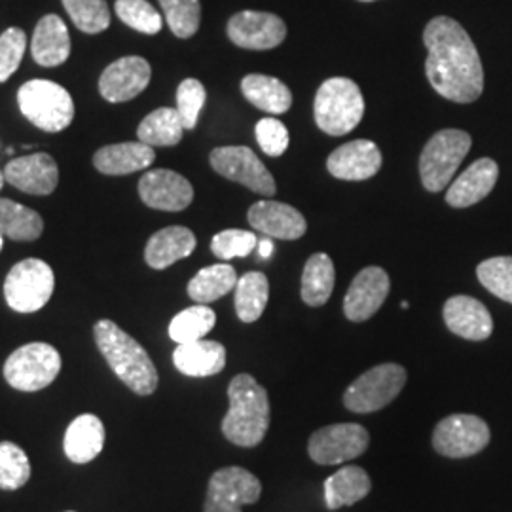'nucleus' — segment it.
Here are the masks:
<instances>
[{
	"label": "nucleus",
	"instance_id": "16",
	"mask_svg": "<svg viewBox=\"0 0 512 512\" xmlns=\"http://www.w3.org/2000/svg\"><path fill=\"white\" fill-rule=\"evenodd\" d=\"M139 196L150 209L177 213L194 200V188L183 175L171 169H152L139 181Z\"/></svg>",
	"mask_w": 512,
	"mask_h": 512
},
{
	"label": "nucleus",
	"instance_id": "42",
	"mask_svg": "<svg viewBox=\"0 0 512 512\" xmlns=\"http://www.w3.org/2000/svg\"><path fill=\"white\" fill-rule=\"evenodd\" d=\"M207 93L203 88L202 82L196 78H186L179 88H177V110L181 114L184 129H194L198 120H200V112L205 105Z\"/></svg>",
	"mask_w": 512,
	"mask_h": 512
},
{
	"label": "nucleus",
	"instance_id": "21",
	"mask_svg": "<svg viewBox=\"0 0 512 512\" xmlns=\"http://www.w3.org/2000/svg\"><path fill=\"white\" fill-rule=\"evenodd\" d=\"M247 219L256 232L268 238L294 241L302 238L308 230V222L298 209H294L293 205L272 200L256 202L249 209Z\"/></svg>",
	"mask_w": 512,
	"mask_h": 512
},
{
	"label": "nucleus",
	"instance_id": "30",
	"mask_svg": "<svg viewBox=\"0 0 512 512\" xmlns=\"http://www.w3.org/2000/svg\"><path fill=\"white\" fill-rule=\"evenodd\" d=\"M236 285H238V274L230 264L226 262L213 264L192 277V281L188 283V296L196 304L207 306L211 302H217L230 291H234Z\"/></svg>",
	"mask_w": 512,
	"mask_h": 512
},
{
	"label": "nucleus",
	"instance_id": "43",
	"mask_svg": "<svg viewBox=\"0 0 512 512\" xmlns=\"http://www.w3.org/2000/svg\"><path fill=\"white\" fill-rule=\"evenodd\" d=\"M27 50V35L19 27H10L0 35V84L16 73Z\"/></svg>",
	"mask_w": 512,
	"mask_h": 512
},
{
	"label": "nucleus",
	"instance_id": "13",
	"mask_svg": "<svg viewBox=\"0 0 512 512\" xmlns=\"http://www.w3.org/2000/svg\"><path fill=\"white\" fill-rule=\"evenodd\" d=\"M260 495L262 484L251 471L224 467L209 480L203 512H241V507L253 505Z\"/></svg>",
	"mask_w": 512,
	"mask_h": 512
},
{
	"label": "nucleus",
	"instance_id": "27",
	"mask_svg": "<svg viewBox=\"0 0 512 512\" xmlns=\"http://www.w3.org/2000/svg\"><path fill=\"white\" fill-rule=\"evenodd\" d=\"M105 425L93 414H82L65 431L63 450L76 465L90 463L103 452Z\"/></svg>",
	"mask_w": 512,
	"mask_h": 512
},
{
	"label": "nucleus",
	"instance_id": "35",
	"mask_svg": "<svg viewBox=\"0 0 512 512\" xmlns=\"http://www.w3.org/2000/svg\"><path fill=\"white\" fill-rule=\"evenodd\" d=\"M217 323V315L205 304H196L192 308L177 313L169 323V338L177 344H190L203 340Z\"/></svg>",
	"mask_w": 512,
	"mask_h": 512
},
{
	"label": "nucleus",
	"instance_id": "25",
	"mask_svg": "<svg viewBox=\"0 0 512 512\" xmlns=\"http://www.w3.org/2000/svg\"><path fill=\"white\" fill-rule=\"evenodd\" d=\"M173 365L190 378L215 376L226 366V348L215 340H196L179 344L173 351Z\"/></svg>",
	"mask_w": 512,
	"mask_h": 512
},
{
	"label": "nucleus",
	"instance_id": "1",
	"mask_svg": "<svg viewBox=\"0 0 512 512\" xmlns=\"http://www.w3.org/2000/svg\"><path fill=\"white\" fill-rule=\"evenodd\" d=\"M425 74L433 90L454 103H475L484 92V69L473 38L456 19L439 16L423 31Z\"/></svg>",
	"mask_w": 512,
	"mask_h": 512
},
{
	"label": "nucleus",
	"instance_id": "26",
	"mask_svg": "<svg viewBox=\"0 0 512 512\" xmlns=\"http://www.w3.org/2000/svg\"><path fill=\"white\" fill-rule=\"evenodd\" d=\"M196 236L184 226H167L148 239L145 260L154 270H165L196 251Z\"/></svg>",
	"mask_w": 512,
	"mask_h": 512
},
{
	"label": "nucleus",
	"instance_id": "6",
	"mask_svg": "<svg viewBox=\"0 0 512 512\" xmlns=\"http://www.w3.org/2000/svg\"><path fill=\"white\" fill-rule=\"evenodd\" d=\"M473 147V139L461 129H442L435 133L420 156L421 184L429 192H442L452 183L459 165Z\"/></svg>",
	"mask_w": 512,
	"mask_h": 512
},
{
	"label": "nucleus",
	"instance_id": "8",
	"mask_svg": "<svg viewBox=\"0 0 512 512\" xmlns=\"http://www.w3.org/2000/svg\"><path fill=\"white\" fill-rule=\"evenodd\" d=\"M59 372L61 355L46 342L21 346L4 363V380L25 393H35L54 384Z\"/></svg>",
	"mask_w": 512,
	"mask_h": 512
},
{
	"label": "nucleus",
	"instance_id": "7",
	"mask_svg": "<svg viewBox=\"0 0 512 512\" xmlns=\"http://www.w3.org/2000/svg\"><path fill=\"white\" fill-rule=\"evenodd\" d=\"M54 289L52 266L40 258H25L6 275L4 298L18 313H35L50 302Z\"/></svg>",
	"mask_w": 512,
	"mask_h": 512
},
{
	"label": "nucleus",
	"instance_id": "45",
	"mask_svg": "<svg viewBox=\"0 0 512 512\" xmlns=\"http://www.w3.org/2000/svg\"><path fill=\"white\" fill-rule=\"evenodd\" d=\"M258 253H260V256L266 260V258H270L272 256V253H274V241H272V238H266L262 239V241H258Z\"/></svg>",
	"mask_w": 512,
	"mask_h": 512
},
{
	"label": "nucleus",
	"instance_id": "12",
	"mask_svg": "<svg viewBox=\"0 0 512 512\" xmlns=\"http://www.w3.org/2000/svg\"><path fill=\"white\" fill-rule=\"evenodd\" d=\"M370 435L359 423H336L321 427L311 435L308 454L317 465H340L363 456Z\"/></svg>",
	"mask_w": 512,
	"mask_h": 512
},
{
	"label": "nucleus",
	"instance_id": "19",
	"mask_svg": "<svg viewBox=\"0 0 512 512\" xmlns=\"http://www.w3.org/2000/svg\"><path fill=\"white\" fill-rule=\"evenodd\" d=\"M442 315L450 332L471 342L488 340L494 332V319L490 311L473 296L458 294L448 298Z\"/></svg>",
	"mask_w": 512,
	"mask_h": 512
},
{
	"label": "nucleus",
	"instance_id": "23",
	"mask_svg": "<svg viewBox=\"0 0 512 512\" xmlns=\"http://www.w3.org/2000/svg\"><path fill=\"white\" fill-rule=\"evenodd\" d=\"M31 54L40 67H59L71 55V35L65 21L48 14L40 19L31 40Z\"/></svg>",
	"mask_w": 512,
	"mask_h": 512
},
{
	"label": "nucleus",
	"instance_id": "5",
	"mask_svg": "<svg viewBox=\"0 0 512 512\" xmlns=\"http://www.w3.org/2000/svg\"><path fill=\"white\" fill-rule=\"evenodd\" d=\"M21 114L38 129L59 133L74 120V101L71 93L52 80H29L18 92Z\"/></svg>",
	"mask_w": 512,
	"mask_h": 512
},
{
	"label": "nucleus",
	"instance_id": "33",
	"mask_svg": "<svg viewBox=\"0 0 512 512\" xmlns=\"http://www.w3.org/2000/svg\"><path fill=\"white\" fill-rule=\"evenodd\" d=\"M44 232V219L35 209H29L8 198H0V234L12 241H35Z\"/></svg>",
	"mask_w": 512,
	"mask_h": 512
},
{
	"label": "nucleus",
	"instance_id": "4",
	"mask_svg": "<svg viewBox=\"0 0 512 512\" xmlns=\"http://www.w3.org/2000/svg\"><path fill=\"white\" fill-rule=\"evenodd\" d=\"M365 114L361 88L351 78H329L321 84L313 103L315 124L332 137H342L357 128Z\"/></svg>",
	"mask_w": 512,
	"mask_h": 512
},
{
	"label": "nucleus",
	"instance_id": "47",
	"mask_svg": "<svg viewBox=\"0 0 512 512\" xmlns=\"http://www.w3.org/2000/svg\"><path fill=\"white\" fill-rule=\"evenodd\" d=\"M2 245H4V236L0 234V251H2Z\"/></svg>",
	"mask_w": 512,
	"mask_h": 512
},
{
	"label": "nucleus",
	"instance_id": "24",
	"mask_svg": "<svg viewBox=\"0 0 512 512\" xmlns=\"http://www.w3.org/2000/svg\"><path fill=\"white\" fill-rule=\"evenodd\" d=\"M156 160L154 147H148L145 143H116L109 147L99 148L93 156V165L99 173L120 177L143 171Z\"/></svg>",
	"mask_w": 512,
	"mask_h": 512
},
{
	"label": "nucleus",
	"instance_id": "37",
	"mask_svg": "<svg viewBox=\"0 0 512 512\" xmlns=\"http://www.w3.org/2000/svg\"><path fill=\"white\" fill-rule=\"evenodd\" d=\"M31 478V461L14 442H0V490L14 492Z\"/></svg>",
	"mask_w": 512,
	"mask_h": 512
},
{
	"label": "nucleus",
	"instance_id": "48",
	"mask_svg": "<svg viewBox=\"0 0 512 512\" xmlns=\"http://www.w3.org/2000/svg\"><path fill=\"white\" fill-rule=\"evenodd\" d=\"M361 2H374V0H361Z\"/></svg>",
	"mask_w": 512,
	"mask_h": 512
},
{
	"label": "nucleus",
	"instance_id": "29",
	"mask_svg": "<svg viewBox=\"0 0 512 512\" xmlns=\"http://www.w3.org/2000/svg\"><path fill=\"white\" fill-rule=\"evenodd\" d=\"M241 92L256 109L270 114H285L293 107V93L274 76L247 74L241 80Z\"/></svg>",
	"mask_w": 512,
	"mask_h": 512
},
{
	"label": "nucleus",
	"instance_id": "39",
	"mask_svg": "<svg viewBox=\"0 0 512 512\" xmlns=\"http://www.w3.org/2000/svg\"><path fill=\"white\" fill-rule=\"evenodd\" d=\"M114 12L120 21L143 35H156L164 27L162 14L148 0H116Z\"/></svg>",
	"mask_w": 512,
	"mask_h": 512
},
{
	"label": "nucleus",
	"instance_id": "34",
	"mask_svg": "<svg viewBox=\"0 0 512 512\" xmlns=\"http://www.w3.org/2000/svg\"><path fill=\"white\" fill-rule=\"evenodd\" d=\"M270 283L262 272H249L236 285V313L243 323H255L266 310Z\"/></svg>",
	"mask_w": 512,
	"mask_h": 512
},
{
	"label": "nucleus",
	"instance_id": "3",
	"mask_svg": "<svg viewBox=\"0 0 512 512\" xmlns=\"http://www.w3.org/2000/svg\"><path fill=\"white\" fill-rule=\"evenodd\" d=\"M228 401L222 435L241 448H255L270 427L268 391L251 374H238L228 385Z\"/></svg>",
	"mask_w": 512,
	"mask_h": 512
},
{
	"label": "nucleus",
	"instance_id": "18",
	"mask_svg": "<svg viewBox=\"0 0 512 512\" xmlns=\"http://www.w3.org/2000/svg\"><path fill=\"white\" fill-rule=\"evenodd\" d=\"M4 179L25 194L50 196L59 183V167L50 154L37 152L8 162Z\"/></svg>",
	"mask_w": 512,
	"mask_h": 512
},
{
	"label": "nucleus",
	"instance_id": "46",
	"mask_svg": "<svg viewBox=\"0 0 512 512\" xmlns=\"http://www.w3.org/2000/svg\"><path fill=\"white\" fill-rule=\"evenodd\" d=\"M4 181H6V179H4V173L0 171V190H2V186H4Z\"/></svg>",
	"mask_w": 512,
	"mask_h": 512
},
{
	"label": "nucleus",
	"instance_id": "9",
	"mask_svg": "<svg viewBox=\"0 0 512 512\" xmlns=\"http://www.w3.org/2000/svg\"><path fill=\"white\" fill-rule=\"evenodd\" d=\"M406 370L397 363L374 366L361 374L344 393V406L355 414H370L393 403L406 384Z\"/></svg>",
	"mask_w": 512,
	"mask_h": 512
},
{
	"label": "nucleus",
	"instance_id": "32",
	"mask_svg": "<svg viewBox=\"0 0 512 512\" xmlns=\"http://www.w3.org/2000/svg\"><path fill=\"white\" fill-rule=\"evenodd\" d=\"M334 281L336 272L332 258L325 253L310 256L302 272V300L311 308L325 306L334 291Z\"/></svg>",
	"mask_w": 512,
	"mask_h": 512
},
{
	"label": "nucleus",
	"instance_id": "38",
	"mask_svg": "<svg viewBox=\"0 0 512 512\" xmlns=\"http://www.w3.org/2000/svg\"><path fill=\"white\" fill-rule=\"evenodd\" d=\"M164 10L165 21L175 37H194L202 23L200 0H158Z\"/></svg>",
	"mask_w": 512,
	"mask_h": 512
},
{
	"label": "nucleus",
	"instance_id": "22",
	"mask_svg": "<svg viewBox=\"0 0 512 512\" xmlns=\"http://www.w3.org/2000/svg\"><path fill=\"white\" fill-rule=\"evenodd\" d=\"M499 177V165L490 158H480L469 165L446 192V203L456 209H465L490 196Z\"/></svg>",
	"mask_w": 512,
	"mask_h": 512
},
{
	"label": "nucleus",
	"instance_id": "11",
	"mask_svg": "<svg viewBox=\"0 0 512 512\" xmlns=\"http://www.w3.org/2000/svg\"><path fill=\"white\" fill-rule=\"evenodd\" d=\"M211 167L228 181L243 184L251 192L272 198L277 192L272 173L249 147H219L209 156Z\"/></svg>",
	"mask_w": 512,
	"mask_h": 512
},
{
	"label": "nucleus",
	"instance_id": "15",
	"mask_svg": "<svg viewBox=\"0 0 512 512\" xmlns=\"http://www.w3.org/2000/svg\"><path fill=\"white\" fill-rule=\"evenodd\" d=\"M228 37L245 50H272L287 37L285 21L268 12L243 10L228 21Z\"/></svg>",
	"mask_w": 512,
	"mask_h": 512
},
{
	"label": "nucleus",
	"instance_id": "41",
	"mask_svg": "<svg viewBox=\"0 0 512 512\" xmlns=\"http://www.w3.org/2000/svg\"><path fill=\"white\" fill-rule=\"evenodd\" d=\"M256 245H258V239L253 232L232 228V230H222L213 238L211 251L220 260L228 262L238 256L251 255L255 251Z\"/></svg>",
	"mask_w": 512,
	"mask_h": 512
},
{
	"label": "nucleus",
	"instance_id": "2",
	"mask_svg": "<svg viewBox=\"0 0 512 512\" xmlns=\"http://www.w3.org/2000/svg\"><path fill=\"white\" fill-rule=\"evenodd\" d=\"M95 344L112 372L137 395H152L158 389V370L147 349L114 321L101 319L93 327Z\"/></svg>",
	"mask_w": 512,
	"mask_h": 512
},
{
	"label": "nucleus",
	"instance_id": "31",
	"mask_svg": "<svg viewBox=\"0 0 512 512\" xmlns=\"http://www.w3.org/2000/svg\"><path fill=\"white\" fill-rule=\"evenodd\" d=\"M184 124L177 109L162 107L150 112L139 124L137 137L148 147H175L181 143Z\"/></svg>",
	"mask_w": 512,
	"mask_h": 512
},
{
	"label": "nucleus",
	"instance_id": "14",
	"mask_svg": "<svg viewBox=\"0 0 512 512\" xmlns=\"http://www.w3.org/2000/svg\"><path fill=\"white\" fill-rule=\"evenodd\" d=\"M152 69L145 57L126 55L110 63L99 78V93L109 103H126L145 92Z\"/></svg>",
	"mask_w": 512,
	"mask_h": 512
},
{
	"label": "nucleus",
	"instance_id": "17",
	"mask_svg": "<svg viewBox=\"0 0 512 512\" xmlns=\"http://www.w3.org/2000/svg\"><path fill=\"white\" fill-rule=\"evenodd\" d=\"M389 275L378 266H368L353 279L344 298V313L349 321L363 323L384 306L389 294Z\"/></svg>",
	"mask_w": 512,
	"mask_h": 512
},
{
	"label": "nucleus",
	"instance_id": "28",
	"mask_svg": "<svg viewBox=\"0 0 512 512\" xmlns=\"http://www.w3.org/2000/svg\"><path fill=\"white\" fill-rule=\"evenodd\" d=\"M372 490L370 476L363 467L348 465L330 475L323 484L325 505L329 511H338L342 507H351L365 499Z\"/></svg>",
	"mask_w": 512,
	"mask_h": 512
},
{
	"label": "nucleus",
	"instance_id": "49",
	"mask_svg": "<svg viewBox=\"0 0 512 512\" xmlns=\"http://www.w3.org/2000/svg\"><path fill=\"white\" fill-rule=\"evenodd\" d=\"M67 512H74V511H67Z\"/></svg>",
	"mask_w": 512,
	"mask_h": 512
},
{
	"label": "nucleus",
	"instance_id": "20",
	"mask_svg": "<svg viewBox=\"0 0 512 512\" xmlns=\"http://www.w3.org/2000/svg\"><path fill=\"white\" fill-rule=\"evenodd\" d=\"M382 152L372 141L357 139L336 148L327 160L330 175L340 181H366L382 169Z\"/></svg>",
	"mask_w": 512,
	"mask_h": 512
},
{
	"label": "nucleus",
	"instance_id": "36",
	"mask_svg": "<svg viewBox=\"0 0 512 512\" xmlns=\"http://www.w3.org/2000/svg\"><path fill=\"white\" fill-rule=\"evenodd\" d=\"M69 18L88 35H99L110 27V10L107 0H63Z\"/></svg>",
	"mask_w": 512,
	"mask_h": 512
},
{
	"label": "nucleus",
	"instance_id": "40",
	"mask_svg": "<svg viewBox=\"0 0 512 512\" xmlns=\"http://www.w3.org/2000/svg\"><path fill=\"white\" fill-rule=\"evenodd\" d=\"M476 275L490 293L512 304V256H494L480 262Z\"/></svg>",
	"mask_w": 512,
	"mask_h": 512
},
{
	"label": "nucleus",
	"instance_id": "44",
	"mask_svg": "<svg viewBox=\"0 0 512 512\" xmlns=\"http://www.w3.org/2000/svg\"><path fill=\"white\" fill-rule=\"evenodd\" d=\"M256 141L266 156H283L289 148V131L277 118H262L256 124Z\"/></svg>",
	"mask_w": 512,
	"mask_h": 512
},
{
	"label": "nucleus",
	"instance_id": "10",
	"mask_svg": "<svg viewBox=\"0 0 512 512\" xmlns=\"http://www.w3.org/2000/svg\"><path fill=\"white\" fill-rule=\"evenodd\" d=\"M492 439L488 423L471 414L440 420L433 431V448L444 458L463 459L480 454Z\"/></svg>",
	"mask_w": 512,
	"mask_h": 512
}]
</instances>
